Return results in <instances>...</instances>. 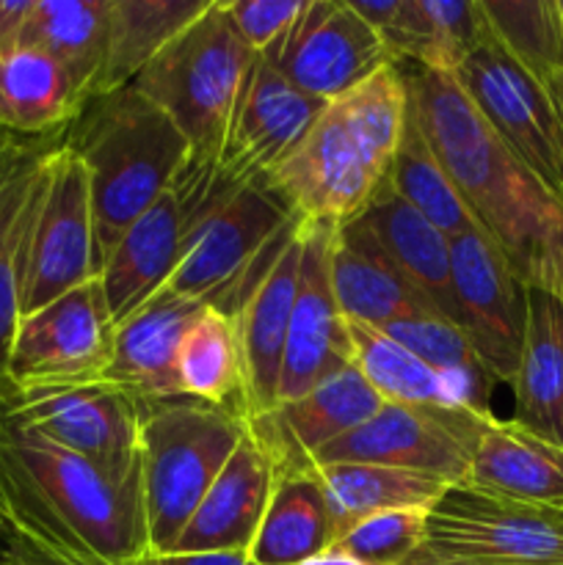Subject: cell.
<instances>
[{
    "mask_svg": "<svg viewBox=\"0 0 563 565\" xmlns=\"http://www.w3.org/2000/svg\"><path fill=\"white\" fill-rule=\"evenodd\" d=\"M0 500L9 539L70 565H138L149 555L141 475L116 480L0 406Z\"/></svg>",
    "mask_w": 563,
    "mask_h": 565,
    "instance_id": "obj_2",
    "label": "cell"
},
{
    "mask_svg": "<svg viewBox=\"0 0 563 565\" xmlns=\"http://www.w3.org/2000/svg\"><path fill=\"white\" fill-rule=\"evenodd\" d=\"M31 6L33 0H0V53L20 47Z\"/></svg>",
    "mask_w": 563,
    "mask_h": 565,
    "instance_id": "obj_41",
    "label": "cell"
},
{
    "mask_svg": "<svg viewBox=\"0 0 563 565\" xmlns=\"http://www.w3.org/2000/svg\"><path fill=\"white\" fill-rule=\"evenodd\" d=\"M110 0H33L20 47L47 53L70 72L86 105L105 53Z\"/></svg>",
    "mask_w": 563,
    "mask_h": 565,
    "instance_id": "obj_35",
    "label": "cell"
},
{
    "mask_svg": "<svg viewBox=\"0 0 563 565\" xmlns=\"http://www.w3.org/2000/svg\"><path fill=\"white\" fill-rule=\"evenodd\" d=\"M386 182H390L392 191H395L408 207L417 210V213L423 215L428 224H434L447 241L478 230L472 213H469L464 199L458 196L456 185H453L450 177H447L445 166L439 163L434 149L425 141L412 108H408L406 130H403L401 147H397L395 160H392Z\"/></svg>",
    "mask_w": 563,
    "mask_h": 565,
    "instance_id": "obj_36",
    "label": "cell"
},
{
    "mask_svg": "<svg viewBox=\"0 0 563 565\" xmlns=\"http://www.w3.org/2000/svg\"><path fill=\"white\" fill-rule=\"evenodd\" d=\"M381 331L390 334L397 345L412 351L419 362L434 367L436 373L464 381L484 397H489V386L495 379L486 373V367L475 356L472 345H469L467 334L453 320L442 318L436 312L414 315V318L384 326Z\"/></svg>",
    "mask_w": 563,
    "mask_h": 565,
    "instance_id": "obj_38",
    "label": "cell"
},
{
    "mask_svg": "<svg viewBox=\"0 0 563 565\" xmlns=\"http://www.w3.org/2000/svg\"><path fill=\"white\" fill-rule=\"evenodd\" d=\"M276 483V463L252 428L199 502L169 555H248Z\"/></svg>",
    "mask_w": 563,
    "mask_h": 565,
    "instance_id": "obj_20",
    "label": "cell"
},
{
    "mask_svg": "<svg viewBox=\"0 0 563 565\" xmlns=\"http://www.w3.org/2000/svg\"><path fill=\"white\" fill-rule=\"evenodd\" d=\"M495 417L472 408H431L384 403L368 423L320 447L312 467L375 463L431 475L450 486L467 483L480 434Z\"/></svg>",
    "mask_w": 563,
    "mask_h": 565,
    "instance_id": "obj_11",
    "label": "cell"
},
{
    "mask_svg": "<svg viewBox=\"0 0 563 565\" xmlns=\"http://www.w3.org/2000/svg\"><path fill=\"white\" fill-rule=\"evenodd\" d=\"M301 232L304 254L290 331H287L285 362H282L279 406L304 397L326 375L351 362L346 320L337 309L334 290H331L329 259L337 230L301 221Z\"/></svg>",
    "mask_w": 563,
    "mask_h": 565,
    "instance_id": "obj_18",
    "label": "cell"
},
{
    "mask_svg": "<svg viewBox=\"0 0 563 565\" xmlns=\"http://www.w3.org/2000/svg\"><path fill=\"white\" fill-rule=\"evenodd\" d=\"M428 511H390L359 522L329 550L364 565H401L419 544Z\"/></svg>",
    "mask_w": 563,
    "mask_h": 565,
    "instance_id": "obj_39",
    "label": "cell"
},
{
    "mask_svg": "<svg viewBox=\"0 0 563 565\" xmlns=\"http://www.w3.org/2000/svg\"><path fill=\"white\" fill-rule=\"evenodd\" d=\"M254 58L257 53L237 33L224 0H213L132 81L188 141L191 163L185 169L215 171L237 94Z\"/></svg>",
    "mask_w": 563,
    "mask_h": 565,
    "instance_id": "obj_6",
    "label": "cell"
},
{
    "mask_svg": "<svg viewBox=\"0 0 563 565\" xmlns=\"http://www.w3.org/2000/svg\"><path fill=\"white\" fill-rule=\"evenodd\" d=\"M182 252V207L174 185L121 235L99 268L114 326L152 301L174 276Z\"/></svg>",
    "mask_w": 563,
    "mask_h": 565,
    "instance_id": "obj_23",
    "label": "cell"
},
{
    "mask_svg": "<svg viewBox=\"0 0 563 565\" xmlns=\"http://www.w3.org/2000/svg\"><path fill=\"white\" fill-rule=\"evenodd\" d=\"M408 108L480 232L513 274L563 298V204L524 169L445 72L406 77Z\"/></svg>",
    "mask_w": 563,
    "mask_h": 565,
    "instance_id": "obj_1",
    "label": "cell"
},
{
    "mask_svg": "<svg viewBox=\"0 0 563 565\" xmlns=\"http://www.w3.org/2000/svg\"><path fill=\"white\" fill-rule=\"evenodd\" d=\"M329 268L342 320L384 329L414 315L436 312L428 298L392 263L362 215L334 232Z\"/></svg>",
    "mask_w": 563,
    "mask_h": 565,
    "instance_id": "obj_22",
    "label": "cell"
},
{
    "mask_svg": "<svg viewBox=\"0 0 563 565\" xmlns=\"http://www.w3.org/2000/svg\"><path fill=\"white\" fill-rule=\"evenodd\" d=\"M348 351L351 362L364 375L384 403L397 406H431V408H472L478 414L489 412V397L480 395L464 381L436 373L419 362L412 351L397 345L390 334L368 323L346 320Z\"/></svg>",
    "mask_w": 563,
    "mask_h": 565,
    "instance_id": "obj_27",
    "label": "cell"
},
{
    "mask_svg": "<svg viewBox=\"0 0 563 565\" xmlns=\"http://www.w3.org/2000/svg\"><path fill=\"white\" fill-rule=\"evenodd\" d=\"M47 147V141H22L17 136L0 141V386L6 384L11 342L22 318V243L31 215L33 182Z\"/></svg>",
    "mask_w": 563,
    "mask_h": 565,
    "instance_id": "obj_31",
    "label": "cell"
},
{
    "mask_svg": "<svg viewBox=\"0 0 563 565\" xmlns=\"http://www.w3.org/2000/svg\"><path fill=\"white\" fill-rule=\"evenodd\" d=\"M174 191L182 252L166 287L232 315L246 276L296 215L263 180L230 182L215 171L185 169Z\"/></svg>",
    "mask_w": 563,
    "mask_h": 565,
    "instance_id": "obj_5",
    "label": "cell"
},
{
    "mask_svg": "<svg viewBox=\"0 0 563 565\" xmlns=\"http://www.w3.org/2000/svg\"><path fill=\"white\" fill-rule=\"evenodd\" d=\"M138 565H257L248 555H147Z\"/></svg>",
    "mask_w": 563,
    "mask_h": 565,
    "instance_id": "obj_42",
    "label": "cell"
},
{
    "mask_svg": "<svg viewBox=\"0 0 563 565\" xmlns=\"http://www.w3.org/2000/svg\"><path fill=\"white\" fill-rule=\"evenodd\" d=\"M315 469L329 502L334 541L379 513L431 511L450 489L447 480L375 463H323Z\"/></svg>",
    "mask_w": 563,
    "mask_h": 565,
    "instance_id": "obj_33",
    "label": "cell"
},
{
    "mask_svg": "<svg viewBox=\"0 0 563 565\" xmlns=\"http://www.w3.org/2000/svg\"><path fill=\"white\" fill-rule=\"evenodd\" d=\"M259 55L298 92L323 103L340 99L384 66H395L351 0H304L290 28Z\"/></svg>",
    "mask_w": 563,
    "mask_h": 565,
    "instance_id": "obj_14",
    "label": "cell"
},
{
    "mask_svg": "<svg viewBox=\"0 0 563 565\" xmlns=\"http://www.w3.org/2000/svg\"><path fill=\"white\" fill-rule=\"evenodd\" d=\"M116 326L99 276L20 318L6 386L14 392L103 381L114 356Z\"/></svg>",
    "mask_w": 563,
    "mask_h": 565,
    "instance_id": "obj_12",
    "label": "cell"
},
{
    "mask_svg": "<svg viewBox=\"0 0 563 565\" xmlns=\"http://www.w3.org/2000/svg\"><path fill=\"white\" fill-rule=\"evenodd\" d=\"M83 97L70 72L33 47L0 53V130L17 138H42L77 119Z\"/></svg>",
    "mask_w": 563,
    "mask_h": 565,
    "instance_id": "obj_32",
    "label": "cell"
},
{
    "mask_svg": "<svg viewBox=\"0 0 563 565\" xmlns=\"http://www.w3.org/2000/svg\"><path fill=\"white\" fill-rule=\"evenodd\" d=\"M304 3V0H301ZM298 0H230L226 14L254 53H265L301 11Z\"/></svg>",
    "mask_w": 563,
    "mask_h": 565,
    "instance_id": "obj_40",
    "label": "cell"
},
{
    "mask_svg": "<svg viewBox=\"0 0 563 565\" xmlns=\"http://www.w3.org/2000/svg\"><path fill=\"white\" fill-rule=\"evenodd\" d=\"M453 77L500 141L563 204V130L544 88L500 47L491 31Z\"/></svg>",
    "mask_w": 563,
    "mask_h": 565,
    "instance_id": "obj_13",
    "label": "cell"
},
{
    "mask_svg": "<svg viewBox=\"0 0 563 565\" xmlns=\"http://www.w3.org/2000/svg\"><path fill=\"white\" fill-rule=\"evenodd\" d=\"M301 254L304 232L301 221L296 218L259 257L232 307L246 370L248 419L265 417L279 406L282 362L296 303Z\"/></svg>",
    "mask_w": 563,
    "mask_h": 565,
    "instance_id": "obj_16",
    "label": "cell"
},
{
    "mask_svg": "<svg viewBox=\"0 0 563 565\" xmlns=\"http://www.w3.org/2000/svg\"><path fill=\"white\" fill-rule=\"evenodd\" d=\"M248 419L193 397L141 403V486L149 555H169L246 436Z\"/></svg>",
    "mask_w": 563,
    "mask_h": 565,
    "instance_id": "obj_7",
    "label": "cell"
},
{
    "mask_svg": "<svg viewBox=\"0 0 563 565\" xmlns=\"http://www.w3.org/2000/svg\"><path fill=\"white\" fill-rule=\"evenodd\" d=\"M467 486L506 500L563 511V447L491 419L475 447Z\"/></svg>",
    "mask_w": 563,
    "mask_h": 565,
    "instance_id": "obj_24",
    "label": "cell"
},
{
    "mask_svg": "<svg viewBox=\"0 0 563 565\" xmlns=\"http://www.w3.org/2000/svg\"><path fill=\"white\" fill-rule=\"evenodd\" d=\"M210 3L213 0H110L103 64L88 99L136 81L144 66L202 17Z\"/></svg>",
    "mask_w": 563,
    "mask_h": 565,
    "instance_id": "obj_29",
    "label": "cell"
},
{
    "mask_svg": "<svg viewBox=\"0 0 563 565\" xmlns=\"http://www.w3.org/2000/svg\"><path fill=\"white\" fill-rule=\"evenodd\" d=\"M9 539V516H6V508H3V500H0V544Z\"/></svg>",
    "mask_w": 563,
    "mask_h": 565,
    "instance_id": "obj_44",
    "label": "cell"
},
{
    "mask_svg": "<svg viewBox=\"0 0 563 565\" xmlns=\"http://www.w3.org/2000/svg\"><path fill=\"white\" fill-rule=\"evenodd\" d=\"M298 565H364V563L353 561V557L342 555V552L326 550V552H320V555L309 557V561H304V563H298Z\"/></svg>",
    "mask_w": 563,
    "mask_h": 565,
    "instance_id": "obj_43",
    "label": "cell"
},
{
    "mask_svg": "<svg viewBox=\"0 0 563 565\" xmlns=\"http://www.w3.org/2000/svg\"><path fill=\"white\" fill-rule=\"evenodd\" d=\"M177 379L185 397L248 419L246 370L235 318L208 307L188 329L177 356Z\"/></svg>",
    "mask_w": 563,
    "mask_h": 565,
    "instance_id": "obj_34",
    "label": "cell"
},
{
    "mask_svg": "<svg viewBox=\"0 0 563 565\" xmlns=\"http://www.w3.org/2000/svg\"><path fill=\"white\" fill-rule=\"evenodd\" d=\"M210 303L163 290L116 326L114 356L103 381L121 386L141 403L185 397L177 379V356L188 329Z\"/></svg>",
    "mask_w": 563,
    "mask_h": 565,
    "instance_id": "obj_21",
    "label": "cell"
},
{
    "mask_svg": "<svg viewBox=\"0 0 563 565\" xmlns=\"http://www.w3.org/2000/svg\"><path fill=\"white\" fill-rule=\"evenodd\" d=\"M362 218L379 237L392 263L403 270L408 281L431 301V307L458 326L456 301H453L450 281V241L423 218L414 207H408L390 182L375 191ZM461 329V326H458Z\"/></svg>",
    "mask_w": 563,
    "mask_h": 565,
    "instance_id": "obj_28",
    "label": "cell"
},
{
    "mask_svg": "<svg viewBox=\"0 0 563 565\" xmlns=\"http://www.w3.org/2000/svg\"><path fill=\"white\" fill-rule=\"evenodd\" d=\"M94 215L88 171L70 143H50L33 182L22 243V318L94 279Z\"/></svg>",
    "mask_w": 563,
    "mask_h": 565,
    "instance_id": "obj_9",
    "label": "cell"
},
{
    "mask_svg": "<svg viewBox=\"0 0 563 565\" xmlns=\"http://www.w3.org/2000/svg\"><path fill=\"white\" fill-rule=\"evenodd\" d=\"M381 406L379 392L364 381L357 364L348 362L298 401L248 419V428L270 452L276 469H309L320 447L368 423Z\"/></svg>",
    "mask_w": 563,
    "mask_h": 565,
    "instance_id": "obj_19",
    "label": "cell"
},
{
    "mask_svg": "<svg viewBox=\"0 0 563 565\" xmlns=\"http://www.w3.org/2000/svg\"><path fill=\"white\" fill-rule=\"evenodd\" d=\"M500 47L539 86L563 72V20L557 0H480Z\"/></svg>",
    "mask_w": 563,
    "mask_h": 565,
    "instance_id": "obj_37",
    "label": "cell"
},
{
    "mask_svg": "<svg viewBox=\"0 0 563 565\" xmlns=\"http://www.w3.org/2000/svg\"><path fill=\"white\" fill-rule=\"evenodd\" d=\"M519 428L563 447V298L528 287V329L513 379Z\"/></svg>",
    "mask_w": 563,
    "mask_h": 565,
    "instance_id": "obj_25",
    "label": "cell"
},
{
    "mask_svg": "<svg viewBox=\"0 0 563 565\" xmlns=\"http://www.w3.org/2000/svg\"><path fill=\"white\" fill-rule=\"evenodd\" d=\"M450 281L458 326L486 373L513 384L528 329V285L486 232L450 241Z\"/></svg>",
    "mask_w": 563,
    "mask_h": 565,
    "instance_id": "obj_15",
    "label": "cell"
},
{
    "mask_svg": "<svg viewBox=\"0 0 563 565\" xmlns=\"http://www.w3.org/2000/svg\"><path fill=\"white\" fill-rule=\"evenodd\" d=\"M401 565H563V511L450 486Z\"/></svg>",
    "mask_w": 563,
    "mask_h": 565,
    "instance_id": "obj_8",
    "label": "cell"
},
{
    "mask_svg": "<svg viewBox=\"0 0 563 565\" xmlns=\"http://www.w3.org/2000/svg\"><path fill=\"white\" fill-rule=\"evenodd\" d=\"M486 33L480 0H395L390 20L379 28L395 66L412 61L417 70L445 75H456Z\"/></svg>",
    "mask_w": 563,
    "mask_h": 565,
    "instance_id": "obj_26",
    "label": "cell"
},
{
    "mask_svg": "<svg viewBox=\"0 0 563 565\" xmlns=\"http://www.w3.org/2000/svg\"><path fill=\"white\" fill-rule=\"evenodd\" d=\"M0 565H14V563H11V561H9V557H6V555H3V552H0Z\"/></svg>",
    "mask_w": 563,
    "mask_h": 565,
    "instance_id": "obj_45",
    "label": "cell"
},
{
    "mask_svg": "<svg viewBox=\"0 0 563 565\" xmlns=\"http://www.w3.org/2000/svg\"><path fill=\"white\" fill-rule=\"evenodd\" d=\"M6 414L53 445L97 463L116 480L141 475V401L108 381L14 392L0 386Z\"/></svg>",
    "mask_w": 563,
    "mask_h": 565,
    "instance_id": "obj_10",
    "label": "cell"
},
{
    "mask_svg": "<svg viewBox=\"0 0 563 565\" xmlns=\"http://www.w3.org/2000/svg\"><path fill=\"white\" fill-rule=\"evenodd\" d=\"M331 544L334 527L318 469H276L274 494L248 561L257 565H298Z\"/></svg>",
    "mask_w": 563,
    "mask_h": 565,
    "instance_id": "obj_30",
    "label": "cell"
},
{
    "mask_svg": "<svg viewBox=\"0 0 563 565\" xmlns=\"http://www.w3.org/2000/svg\"><path fill=\"white\" fill-rule=\"evenodd\" d=\"M406 119V75L384 66L326 103L301 143L263 182L298 221L340 230L386 182Z\"/></svg>",
    "mask_w": 563,
    "mask_h": 565,
    "instance_id": "obj_3",
    "label": "cell"
},
{
    "mask_svg": "<svg viewBox=\"0 0 563 565\" xmlns=\"http://www.w3.org/2000/svg\"><path fill=\"white\" fill-rule=\"evenodd\" d=\"M66 143L88 171L94 270L99 274L121 235L185 171L191 147L174 121L132 83L88 99Z\"/></svg>",
    "mask_w": 563,
    "mask_h": 565,
    "instance_id": "obj_4",
    "label": "cell"
},
{
    "mask_svg": "<svg viewBox=\"0 0 563 565\" xmlns=\"http://www.w3.org/2000/svg\"><path fill=\"white\" fill-rule=\"evenodd\" d=\"M323 108V99L298 92L257 55L237 94L215 174L230 182L263 180L301 143Z\"/></svg>",
    "mask_w": 563,
    "mask_h": 565,
    "instance_id": "obj_17",
    "label": "cell"
},
{
    "mask_svg": "<svg viewBox=\"0 0 563 565\" xmlns=\"http://www.w3.org/2000/svg\"><path fill=\"white\" fill-rule=\"evenodd\" d=\"M3 138H6V132H3V130H0V141H3Z\"/></svg>",
    "mask_w": 563,
    "mask_h": 565,
    "instance_id": "obj_46",
    "label": "cell"
}]
</instances>
